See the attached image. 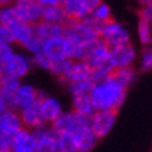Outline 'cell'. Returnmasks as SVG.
<instances>
[{
	"label": "cell",
	"mask_w": 152,
	"mask_h": 152,
	"mask_svg": "<svg viewBox=\"0 0 152 152\" xmlns=\"http://www.w3.org/2000/svg\"><path fill=\"white\" fill-rule=\"evenodd\" d=\"M89 95L96 110H119L126 101L127 88L110 75L102 83L94 84Z\"/></svg>",
	"instance_id": "cell-1"
},
{
	"label": "cell",
	"mask_w": 152,
	"mask_h": 152,
	"mask_svg": "<svg viewBox=\"0 0 152 152\" xmlns=\"http://www.w3.org/2000/svg\"><path fill=\"white\" fill-rule=\"evenodd\" d=\"M102 24H98L91 15L83 20H69L66 23V38L77 43H89L99 39Z\"/></svg>",
	"instance_id": "cell-2"
},
{
	"label": "cell",
	"mask_w": 152,
	"mask_h": 152,
	"mask_svg": "<svg viewBox=\"0 0 152 152\" xmlns=\"http://www.w3.org/2000/svg\"><path fill=\"white\" fill-rule=\"evenodd\" d=\"M34 67L32 56L28 55L27 52L14 50V53L0 60V74L1 75H9V77H15L18 80H23L27 77V74L31 71Z\"/></svg>",
	"instance_id": "cell-3"
},
{
	"label": "cell",
	"mask_w": 152,
	"mask_h": 152,
	"mask_svg": "<svg viewBox=\"0 0 152 152\" xmlns=\"http://www.w3.org/2000/svg\"><path fill=\"white\" fill-rule=\"evenodd\" d=\"M99 37L109 48H116L131 43V35H130L129 29L116 20H110L107 23L102 24Z\"/></svg>",
	"instance_id": "cell-4"
},
{
	"label": "cell",
	"mask_w": 152,
	"mask_h": 152,
	"mask_svg": "<svg viewBox=\"0 0 152 152\" xmlns=\"http://www.w3.org/2000/svg\"><path fill=\"white\" fill-rule=\"evenodd\" d=\"M89 124V117L80 115L74 110H64L52 123V129L56 134L60 133H75L78 129Z\"/></svg>",
	"instance_id": "cell-5"
},
{
	"label": "cell",
	"mask_w": 152,
	"mask_h": 152,
	"mask_svg": "<svg viewBox=\"0 0 152 152\" xmlns=\"http://www.w3.org/2000/svg\"><path fill=\"white\" fill-rule=\"evenodd\" d=\"M13 7L21 23L35 25L42 21L43 6L38 0H14Z\"/></svg>",
	"instance_id": "cell-6"
},
{
	"label": "cell",
	"mask_w": 152,
	"mask_h": 152,
	"mask_svg": "<svg viewBox=\"0 0 152 152\" xmlns=\"http://www.w3.org/2000/svg\"><path fill=\"white\" fill-rule=\"evenodd\" d=\"M117 119V110H96L89 117V126L101 140L106 137L113 129Z\"/></svg>",
	"instance_id": "cell-7"
},
{
	"label": "cell",
	"mask_w": 152,
	"mask_h": 152,
	"mask_svg": "<svg viewBox=\"0 0 152 152\" xmlns=\"http://www.w3.org/2000/svg\"><path fill=\"white\" fill-rule=\"evenodd\" d=\"M35 152H57V134L50 124L32 130Z\"/></svg>",
	"instance_id": "cell-8"
},
{
	"label": "cell",
	"mask_w": 152,
	"mask_h": 152,
	"mask_svg": "<svg viewBox=\"0 0 152 152\" xmlns=\"http://www.w3.org/2000/svg\"><path fill=\"white\" fill-rule=\"evenodd\" d=\"M21 80L9 75L0 78V112L14 110V95L21 85Z\"/></svg>",
	"instance_id": "cell-9"
},
{
	"label": "cell",
	"mask_w": 152,
	"mask_h": 152,
	"mask_svg": "<svg viewBox=\"0 0 152 152\" xmlns=\"http://www.w3.org/2000/svg\"><path fill=\"white\" fill-rule=\"evenodd\" d=\"M102 0H64L63 9L69 20H83L92 13Z\"/></svg>",
	"instance_id": "cell-10"
},
{
	"label": "cell",
	"mask_w": 152,
	"mask_h": 152,
	"mask_svg": "<svg viewBox=\"0 0 152 152\" xmlns=\"http://www.w3.org/2000/svg\"><path fill=\"white\" fill-rule=\"evenodd\" d=\"M38 102H39V107H41L42 116L48 124H52L61 113H63V106L60 103L59 99L55 96H50L45 94L43 91H38Z\"/></svg>",
	"instance_id": "cell-11"
},
{
	"label": "cell",
	"mask_w": 152,
	"mask_h": 152,
	"mask_svg": "<svg viewBox=\"0 0 152 152\" xmlns=\"http://www.w3.org/2000/svg\"><path fill=\"white\" fill-rule=\"evenodd\" d=\"M135 60H137V50L131 43L110 48V64L115 70L134 66Z\"/></svg>",
	"instance_id": "cell-12"
},
{
	"label": "cell",
	"mask_w": 152,
	"mask_h": 152,
	"mask_svg": "<svg viewBox=\"0 0 152 152\" xmlns=\"http://www.w3.org/2000/svg\"><path fill=\"white\" fill-rule=\"evenodd\" d=\"M91 75H92V66L89 64L87 60H73L69 71L61 81H64L67 85L83 83V81L91 80Z\"/></svg>",
	"instance_id": "cell-13"
},
{
	"label": "cell",
	"mask_w": 152,
	"mask_h": 152,
	"mask_svg": "<svg viewBox=\"0 0 152 152\" xmlns=\"http://www.w3.org/2000/svg\"><path fill=\"white\" fill-rule=\"evenodd\" d=\"M38 91L39 89H37L32 84L28 83L21 84L18 91L14 95V110L21 112L23 109L38 102Z\"/></svg>",
	"instance_id": "cell-14"
},
{
	"label": "cell",
	"mask_w": 152,
	"mask_h": 152,
	"mask_svg": "<svg viewBox=\"0 0 152 152\" xmlns=\"http://www.w3.org/2000/svg\"><path fill=\"white\" fill-rule=\"evenodd\" d=\"M23 127L24 123L18 110L0 112V134H7L13 137Z\"/></svg>",
	"instance_id": "cell-15"
},
{
	"label": "cell",
	"mask_w": 152,
	"mask_h": 152,
	"mask_svg": "<svg viewBox=\"0 0 152 152\" xmlns=\"http://www.w3.org/2000/svg\"><path fill=\"white\" fill-rule=\"evenodd\" d=\"M42 53L46 55L52 61L67 57V38L59 37L46 39L42 46Z\"/></svg>",
	"instance_id": "cell-16"
},
{
	"label": "cell",
	"mask_w": 152,
	"mask_h": 152,
	"mask_svg": "<svg viewBox=\"0 0 152 152\" xmlns=\"http://www.w3.org/2000/svg\"><path fill=\"white\" fill-rule=\"evenodd\" d=\"M74 138H75V144H77V151L78 152H89L96 147L98 135L94 133V130L91 129V126H84L81 129H78L74 133Z\"/></svg>",
	"instance_id": "cell-17"
},
{
	"label": "cell",
	"mask_w": 152,
	"mask_h": 152,
	"mask_svg": "<svg viewBox=\"0 0 152 152\" xmlns=\"http://www.w3.org/2000/svg\"><path fill=\"white\" fill-rule=\"evenodd\" d=\"M87 61L92 66V69L110 63V48L102 41L101 38L95 42L89 55L87 56Z\"/></svg>",
	"instance_id": "cell-18"
},
{
	"label": "cell",
	"mask_w": 152,
	"mask_h": 152,
	"mask_svg": "<svg viewBox=\"0 0 152 152\" xmlns=\"http://www.w3.org/2000/svg\"><path fill=\"white\" fill-rule=\"evenodd\" d=\"M11 152H35V141H34L32 130L23 127L13 135Z\"/></svg>",
	"instance_id": "cell-19"
},
{
	"label": "cell",
	"mask_w": 152,
	"mask_h": 152,
	"mask_svg": "<svg viewBox=\"0 0 152 152\" xmlns=\"http://www.w3.org/2000/svg\"><path fill=\"white\" fill-rule=\"evenodd\" d=\"M20 115H21V119H23L24 127H27L29 130L39 129L42 126L48 124L46 121H45V119H43V116H42L39 102H35L34 105L23 109V110L20 112Z\"/></svg>",
	"instance_id": "cell-20"
},
{
	"label": "cell",
	"mask_w": 152,
	"mask_h": 152,
	"mask_svg": "<svg viewBox=\"0 0 152 152\" xmlns=\"http://www.w3.org/2000/svg\"><path fill=\"white\" fill-rule=\"evenodd\" d=\"M71 110L91 117L96 112V109L94 106L91 95L89 94H81V95H73L71 96Z\"/></svg>",
	"instance_id": "cell-21"
},
{
	"label": "cell",
	"mask_w": 152,
	"mask_h": 152,
	"mask_svg": "<svg viewBox=\"0 0 152 152\" xmlns=\"http://www.w3.org/2000/svg\"><path fill=\"white\" fill-rule=\"evenodd\" d=\"M42 21L46 24H66L69 21V17L61 4L46 6V7H43Z\"/></svg>",
	"instance_id": "cell-22"
},
{
	"label": "cell",
	"mask_w": 152,
	"mask_h": 152,
	"mask_svg": "<svg viewBox=\"0 0 152 152\" xmlns=\"http://www.w3.org/2000/svg\"><path fill=\"white\" fill-rule=\"evenodd\" d=\"M137 75H138V71H137V69H135L134 66L116 69L115 71H113V77L119 80L126 88H130L134 83H135Z\"/></svg>",
	"instance_id": "cell-23"
},
{
	"label": "cell",
	"mask_w": 152,
	"mask_h": 152,
	"mask_svg": "<svg viewBox=\"0 0 152 152\" xmlns=\"http://www.w3.org/2000/svg\"><path fill=\"white\" fill-rule=\"evenodd\" d=\"M138 41L144 46H152V23L145 18H138L137 23Z\"/></svg>",
	"instance_id": "cell-24"
},
{
	"label": "cell",
	"mask_w": 152,
	"mask_h": 152,
	"mask_svg": "<svg viewBox=\"0 0 152 152\" xmlns=\"http://www.w3.org/2000/svg\"><path fill=\"white\" fill-rule=\"evenodd\" d=\"M57 152H78L74 133L57 134Z\"/></svg>",
	"instance_id": "cell-25"
},
{
	"label": "cell",
	"mask_w": 152,
	"mask_h": 152,
	"mask_svg": "<svg viewBox=\"0 0 152 152\" xmlns=\"http://www.w3.org/2000/svg\"><path fill=\"white\" fill-rule=\"evenodd\" d=\"M91 18H94L98 24H105L107 21H110L112 18V10L109 7V4H106L105 1H101L99 4L92 10V13L89 14Z\"/></svg>",
	"instance_id": "cell-26"
},
{
	"label": "cell",
	"mask_w": 152,
	"mask_h": 152,
	"mask_svg": "<svg viewBox=\"0 0 152 152\" xmlns=\"http://www.w3.org/2000/svg\"><path fill=\"white\" fill-rule=\"evenodd\" d=\"M21 23L18 15L15 13L13 4L3 6L0 10V25H6V27H13L15 24Z\"/></svg>",
	"instance_id": "cell-27"
},
{
	"label": "cell",
	"mask_w": 152,
	"mask_h": 152,
	"mask_svg": "<svg viewBox=\"0 0 152 152\" xmlns=\"http://www.w3.org/2000/svg\"><path fill=\"white\" fill-rule=\"evenodd\" d=\"M71 63H73V60L69 59V57H63V59L55 60V61H52V67H50V71H49V73L53 74L57 78L63 80L64 75L67 74V71H69Z\"/></svg>",
	"instance_id": "cell-28"
},
{
	"label": "cell",
	"mask_w": 152,
	"mask_h": 152,
	"mask_svg": "<svg viewBox=\"0 0 152 152\" xmlns=\"http://www.w3.org/2000/svg\"><path fill=\"white\" fill-rule=\"evenodd\" d=\"M113 71L115 69L112 67V64H103V66H99V67H95L92 69V75H91V81L94 84H98V83H102L105 81L106 78H109L110 75H113Z\"/></svg>",
	"instance_id": "cell-29"
},
{
	"label": "cell",
	"mask_w": 152,
	"mask_h": 152,
	"mask_svg": "<svg viewBox=\"0 0 152 152\" xmlns=\"http://www.w3.org/2000/svg\"><path fill=\"white\" fill-rule=\"evenodd\" d=\"M138 69L142 73H148L152 70V46H145L140 55Z\"/></svg>",
	"instance_id": "cell-30"
},
{
	"label": "cell",
	"mask_w": 152,
	"mask_h": 152,
	"mask_svg": "<svg viewBox=\"0 0 152 152\" xmlns=\"http://www.w3.org/2000/svg\"><path fill=\"white\" fill-rule=\"evenodd\" d=\"M69 91L70 95H81V94H89L94 87V83L91 80L83 81V83H75V84H69Z\"/></svg>",
	"instance_id": "cell-31"
},
{
	"label": "cell",
	"mask_w": 152,
	"mask_h": 152,
	"mask_svg": "<svg viewBox=\"0 0 152 152\" xmlns=\"http://www.w3.org/2000/svg\"><path fill=\"white\" fill-rule=\"evenodd\" d=\"M32 61H34V66L38 67V69L45 70V71H50L52 60L49 59L46 55H43L42 52H39V53L32 56Z\"/></svg>",
	"instance_id": "cell-32"
},
{
	"label": "cell",
	"mask_w": 152,
	"mask_h": 152,
	"mask_svg": "<svg viewBox=\"0 0 152 152\" xmlns=\"http://www.w3.org/2000/svg\"><path fill=\"white\" fill-rule=\"evenodd\" d=\"M0 42H6V43H11V45H14L13 31H11V28L10 27L0 25Z\"/></svg>",
	"instance_id": "cell-33"
},
{
	"label": "cell",
	"mask_w": 152,
	"mask_h": 152,
	"mask_svg": "<svg viewBox=\"0 0 152 152\" xmlns=\"http://www.w3.org/2000/svg\"><path fill=\"white\" fill-rule=\"evenodd\" d=\"M38 1L43 7H46V6H55V4H63L64 3V0H38Z\"/></svg>",
	"instance_id": "cell-34"
},
{
	"label": "cell",
	"mask_w": 152,
	"mask_h": 152,
	"mask_svg": "<svg viewBox=\"0 0 152 152\" xmlns=\"http://www.w3.org/2000/svg\"><path fill=\"white\" fill-rule=\"evenodd\" d=\"M138 1V4L141 6V7H144V6H149L152 4V0H137Z\"/></svg>",
	"instance_id": "cell-35"
},
{
	"label": "cell",
	"mask_w": 152,
	"mask_h": 152,
	"mask_svg": "<svg viewBox=\"0 0 152 152\" xmlns=\"http://www.w3.org/2000/svg\"><path fill=\"white\" fill-rule=\"evenodd\" d=\"M0 152H11V148H7V149H0Z\"/></svg>",
	"instance_id": "cell-36"
},
{
	"label": "cell",
	"mask_w": 152,
	"mask_h": 152,
	"mask_svg": "<svg viewBox=\"0 0 152 152\" xmlns=\"http://www.w3.org/2000/svg\"><path fill=\"white\" fill-rule=\"evenodd\" d=\"M11 1H14V0H11Z\"/></svg>",
	"instance_id": "cell-37"
},
{
	"label": "cell",
	"mask_w": 152,
	"mask_h": 152,
	"mask_svg": "<svg viewBox=\"0 0 152 152\" xmlns=\"http://www.w3.org/2000/svg\"><path fill=\"white\" fill-rule=\"evenodd\" d=\"M151 23H152V20H151Z\"/></svg>",
	"instance_id": "cell-38"
}]
</instances>
